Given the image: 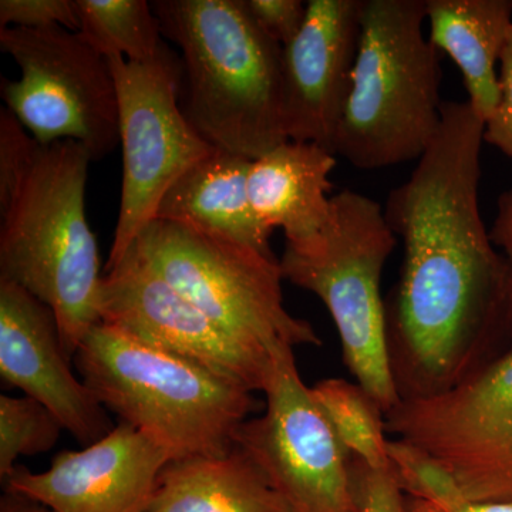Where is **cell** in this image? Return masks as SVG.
<instances>
[{"label":"cell","instance_id":"cell-1","mask_svg":"<svg viewBox=\"0 0 512 512\" xmlns=\"http://www.w3.org/2000/svg\"><path fill=\"white\" fill-rule=\"evenodd\" d=\"M485 123L444 101L441 126L384 215L403 241L400 278L384 299L400 402L454 389L512 340V262L481 218Z\"/></svg>","mask_w":512,"mask_h":512},{"label":"cell","instance_id":"cell-2","mask_svg":"<svg viewBox=\"0 0 512 512\" xmlns=\"http://www.w3.org/2000/svg\"><path fill=\"white\" fill-rule=\"evenodd\" d=\"M161 33L183 64V111L215 150L254 161L288 141L284 47L256 26L244 0H156Z\"/></svg>","mask_w":512,"mask_h":512},{"label":"cell","instance_id":"cell-3","mask_svg":"<svg viewBox=\"0 0 512 512\" xmlns=\"http://www.w3.org/2000/svg\"><path fill=\"white\" fill-rule=\"evenodd\" d=\"M92 161L76 141L39 143L18 183L0 195V279L52 309L72 360L100 323L99 245L86 215Z\"/></svg>","mask_w":512,"mask_h":512},{"label":"cell","instance_id":"cell-4","mask_svg":"<svg viewBox=\"0 0 512 512\" xmlns=\"http://www.w3.org/2000/svg\"><path fill=\"white\" fill-rule=\"evenodd\" d=\"M426 0H365L352 87L333 154L359 170L419 161L441 126L440 52Z\"/></svg>","mask_w":512,"mask_h":512},{"label":"cell","instance_id":"cell-5","mask_svg":"<svg viewBox=\"0 0 512 512\" xmlns=\"http://www.w3.org/2000/svg\"><path fill=\"white\" fill-rule=\"evenodd\" d=\"M74 363L101 406L171 460L227 453L255 410L254 393L244 387L104 323L87 333Z\"/></svg>","mask_w":512,"mask_h":512},{"label":"cell","instance_id":"cell-6","mask_svg":"<svg viewBox=\"0 0 512 512\" xmlns=\"http://www.w3.org/2000/svg\"><path fill=\"white\" fill-rule=\"evenodd\" d=\"M397 245L384 208L352 190L333 195L315 237L289 244L279 259L285 281L312 292L328 309L343 359L384 414L400 403L387 348L382 275Z\"/></svg>","mask_w":512,"mask_h":512},{"label":"cell","instance_id":"cell-7","mask_svg":"<svg viewBox=\"0 0 512 512\" xmlns=\"http://www.w3.org/2000/svg\"><path fill=\"white\" fill-rule=\"evenodd\" d=\"M133 248L175 291L242 343L272 356L322 343L285 308L279 259L185 225L153 220Z\"/></svg>","mask_w":512,"mask_h":512},{"label":"cell","instance_id":"cell-8","mask_svg":"<svg viewBox=\"0 0 512 512\" xmlns=\"http://www.w3.org/2000/svg\"><path fill=\"white\" fill-rule=\"evenodd\" d=\"M0 49L20 70L19 80L2 77L0 94L37 143L76 141L93 161L116 150L120 120L113 70L79 32L62 26L0 29Z\"/></svg>","mask_w":512,"mask_h":512},{"label":"cell","instance_id":"cell-9","mask_svg":"<svg viewBox=\"0 0 512 512\" xmlns=\"http://www.w3.org/2000/svg\"><path fill=\"white\" fill-rule=\"evenodd\" d=\"M119 99L123 184L106 268L116 265L156 218L165 192L215 150L181 107L183 64L167 45L148 62L109 57Z\"/></svg>","mask_w":512,"mask_h":512},{"label":"cell","instance_id":"cell-10","mask_svg":"<svg viewBox=\"0 0 512 512\" xmlns=\"http://www.w3.org/2000/svg\"><path fill=\"white\" fill-rule=\"evenodd\" d=\"M265 412L238 427L234 447L264 474L289 512H359L352 456L299 375L291 346L276 350Z\"/></svg>","mask_w":512,"mask_h":512},{"label":"cell","instance_id":"cell-11","mask_svg":"<svg viewBox=\"0 0 512 512\" xmlns=\"http://www.w3.org/2000/svg\"><path fill=\"white\" fill-rule=\"evenodd\" d=\"M387 433L426 454L478 501L512 500V340L454 389L402 400Z\"/></svg>","mask_w":512,"mask_h":512},{"label":"cell","instance_id":"cell-12","mask_svg":"<svg viewBox=\"0 0 512 512\" xmlns=\"http://www.w3.org/2000/svg\"><path fill=\"white\" fill-rule=\"evenodd\" d=\"M100 323L210 370L248 392H264L274 355L256 352L208 318L131 247L101 279Z\"/></svg>","mask_w":512,"mask_h":512},{"label":"cell","instance_id":"cell-13","mask_svg":"<svg viewBox=\"0 0 512 512\" xmlns=\"http://www.w3.org/2000/svg\"><path fill=\"white\" fill-rule=\"evenodd\" d=\"M170 460L164 448L120 423L83 450L56 454L42 473L16 467L3 485L56 512H146Z\"/></svg>","mask_w":512,"mask_h":512},{"label":"cell","instance_id":"cell-14","mask_svg":"<svg viewBox=\"0 0 512 512\" xmlns=\"http://www.w3.org/2000/svg\"><path fill=\"white\" fill-rule=\"evenodd\" d=\"M363 9L365 0H309L301 32L282 53L289 140L332 151L352 87Z\"/></svg>","mask_w":512,"mask_h":512},{"label":"cell","instance_id":"cell-15","mask_svg":"<svg viewBox=\"0 0 512 512\" xmlns=\"http://www.w3.org/2000/svg\"><path fill=\"white\" fill-rule=\"evenodd\" d=\"M55 313L13 282L0 279V376L45 404L84 447L106 437L109 416L74 377Z\"/></svg>","mask_w":512,"mask_h":512},{"label":"cell","instance_id":"cell-16","mask_svg":"<svg viewBox=\"0 0 512 512\" xmlns=\"http://www.w3.org/2000/svg\"><path fill=\"white\" fill-rule=\"evenodd\" d=\"M336 156L315 143L288 140L252 161L248 194L259 224L268 232L282 228L286 242L315 237L332 207L330 174Z\"/></svg>","mask_w":512,"mask_h":512},{"label":"cell","instance_id":"cell-17","mask_svg":"<svg viewBox=\"0 0 512 512\" xmlns=\"http://www.w3.org/2000/svg\"><path fill=\"white\" fill-rule=\"evenodd\" d=\"M251 160L214 150L194 165L165 192L154 220L175 222L247 245L266 255L269 238L248 194Z\"/></svg>","mask_w":512,"mask_h":512},{"label":"cell","instance_id":"cell-18","mask_svg":"<svg viewBox=\"0 0 512 512\" xmlns=\"http://www.w3.org/2000/svg\"><path fill=\"white\" fill-rule=\"evenodd\" d=\"M430 42L456 63L467 103L487 123L500 97L497 63L512 26V0H426Z\"/></svg>","mask_w":512,"mask_h":512},{"label":"cell","instance_id":"cell-19","mask_svg":"<svg viewBox=\"0 0 512 512\" xmlns=\"http://www.w3.org/2000/svg\"><path fill=\"white\" fill-rule=\"evenodd\" d=\"M146 512H289L237 447L168 461Z\"/></svg>","mask_w":512,"mask_h":512},{"label":"cell","instance_id":"cell-20","mask_svg":"<svg viewBox=\"0 0 512 512\" xmlns=\"http://www.w3.org/2000/svg\"><path fill=\"white\" fill-rule=\"evenodd\" d=\"M311 390L323 416L350 456L372 470L392 467L386 414L359 383L333 377L315 384Z\"/></svg>","mask_w":512,"mask_h":512},{"label":"cell","instance_id":"cell-21","mask_svg":"<svg viewBox=\"0 0 512 512\" xmlns=\"http://www.w3.org/2000/svg\"><path fill=\"white\" fill-rule=\"evenodd\" d=\"M79 33L101 56L148 62L165 46L160 20L146 0H76Z\"/></svg>","mask_w":512,"mask_h":512},{"label":"cell","instance_id":"cell-22","mask_svg":"<svg viewBox=\"0 0 512 512\" xmlns=\"http://www.w3.org/2000/svg\"><path fill=\"white\" fill-rule=\"evenodd\" d=\"M390 460L404 493L413 498L410 512H512L511 501H478L426 454L400 440H390Z\"/></svg>","mask_w":512,"mask_h":512},{"label":"cell","instance_id":"cell-23","mask_svg":"<svg viewBox=\"0 0 512 512\" xmlns=\"http://www.w3.org/2000/svg\"><path fill=\"white\" fill-rule=\"evenodd\" d=\"M62 423L45 404L29 396H0V478L18 467L20 457L45 454L56 446Z\"/></svg>","mask_w":512,"mask_h":512},{"label":"cell","instance_id":"cell-24","mask_svg":"<svg viewBox=\"0 0 512 512\" xmlns=\"http://www.w3.org/2000/svg\"><path fill=\"white\" fill-rule=\"evenodd\" d=\"M62 26L79 32L76 0H2L0 29H46Z\"/></svg>","mask_w":512,"mask_h":512},{"label":"cell","instance_id":"cell-25","mask_svg":"<svg viewBox=\"0 0 512 512\" xmlns=\"http://www.w3.org/2000/svg\"><path fill=\"white\" fill-rule=\"evenodd\" d=\"M359 485V512H410L396 470H372L352 457Z\"/></svg>","mask_w":512,"mask_h":512},{"label":"cell","instance_id":"cell-26","mask_svg":"<svg viewBox=\"0 0 512 512\" xmlns=\"http://www.w3.org/2000/svg\"><path fill=\"white\" fill-rule=\"evenodd\" d=\"M244 5L256 26L282 47L301 32L308 12L301 0H244Z\"/></svg>","mask_w":512,"mask_h":512},{"label":"cell","instance_id":"cell-27","mask_svg":"<svg viewBox=\"0 0 512 512\" xmlns=\"http://www.w3.org/2000/svg\"><path fill=\"white\" fill-rule=\"evenodd\" d=\"M500 97L493 116L485 123L484 143L500 150L512 163V26L500 57Z\"/></svg>","mask_w":512,"mask_h":512},{"label":"cell","instance_id":"cell-28","mask_svg":"<svg viewBox=\"0 0 512 512\" xmlns=\"http://www.w3.org/2000/svg\"><path fill=\"white\" fill-rule=\"evenodd\" d=\"M490 237L495 247L512 262V188L498 198L497 214L490 229Z\"/></svg>","mask_w":512,"mask_h":512},{"label":"cell","instance_id":"cell-29","mask_svg":"<svg viewBox=\"0 0 512 512\" xmlns=\"http://www.w3.org/2000/svg\"><path fill=\"white\" fill-rule=\"evenodd\" d=\"M0 512H56L52 508L46 507L45 504L25 495L9 493L5 491L3 497L0 498Z\"/></svg>","mask_w":512,"mask_h":512}]
</instances>
